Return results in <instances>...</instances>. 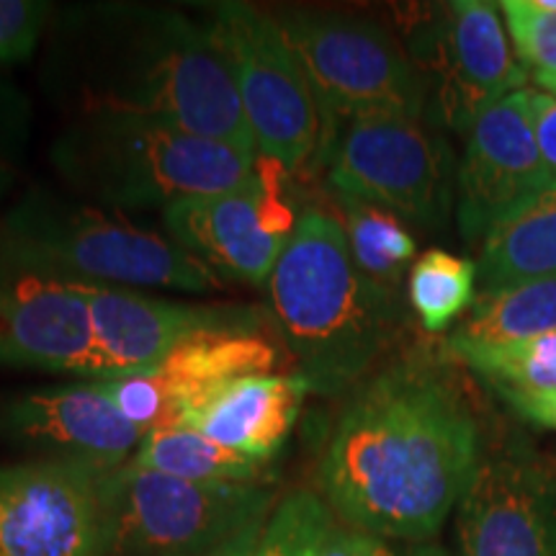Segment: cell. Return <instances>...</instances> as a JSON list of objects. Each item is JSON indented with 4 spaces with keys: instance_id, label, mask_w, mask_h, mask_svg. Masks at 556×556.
<instances>
[{
    "instance_id": "6da1fadb",
    "label": "cell",
    "mask_w": 556,
    "mask_h": 556,
    "mask_svg": "<svg viewBox=\"0 0 556 556\" xmlns=\"http://www.w3.org/2000/svg\"><path fill=\"white\" fill-rule=\"evenodd\" d=\"M482 456L464 389L415 353L361 381L325 448L319 486L340 526L422 544L467 495Z\"/></svg>"
},
{
    "instance_id": "7a4b0ae2",
    "label": "cell",
    "mask_w": 556,
    "mask_h": 556,
    "mask_svg": "<svg viewBox=\"0 0 556 556\" xmlns=\"http://www.w3.org/2000/svg\"><path fill=\"white\" fill-rule=\"evenodd\" d=\"M41 83L73 116L129 111L255 152L219 41L184 11L142 3L54 11Z\"/></svg>"
},
{
    "instance_id": "3957f363",
    "label": "cell",
    "mask_w": 556,
    "mask_h": 556,
    "mask_svg": "<svg viewBox=\"0 0 556 556\" xmlns=\"http://www.w3.org/2000/svg\"><path fill=\"white\" fill-rule=\"evenodd\" d=\"M266 287L287 356L325 397L364 381L402 330L397 294L356 266L343 225L323 208L299 214Z\"/></svg>"
},
{
    "instance_id": "277c9868",
    "label": "cell",
    "mask_w": 556,
    "mask_h": 556,
    "mask_svg": "<svg viewBox=\"0 0 556 556\" xmlns=\"http://www.w3.org/2000/svg\"><path fill=\"white\" fill-rule=\"evenodd\" d=\"M50 160L70 191L114 212H165L184 199L235 189L255 173V152L129 111L73 116Z\"/></svg>"
},
{
    "instance_id": "5b68a950",
    "label": "cell",
    "mask_w": 556,
    "mask_h": 556,
    "mask_svg": "<svg viewBox=\"0 0 556 556\" xmlns=\"http://www.w3.org/2000/svg\"><path fill=\"white\" fill-rule=\"evenodd\" d=\"M0 250L88 287H157L212 294L225 281L168 235L131 225L114 208L31 186L0 217Z\"/></svg>"
},
{
    "instance_id": "8992f818",
    "label": "cell",
    "mask_w": 556,
    "mask_h": 556,
    "mask_svg": "<svg viewBox=\"0 0 556 556\" xmlns=\"http://www.w3.org/2000/svg\"><path fill=\"white\" fill-rule=\"evenodd\" d=\"M276 18L315 96L319 150L328 148L332 131L361 116L422 119L426 73L379 24L323 11H287Z\"/></svg>"
},
{
    "instance_id": "52a82bcc",
    "label": "cell",
    "mask_w": 556,
    "mask_h": 556,
    "mask_svg": "<svg viewBox=\"0 0 556 556\" xmlns=\"http://www.w3.org/2000/svg\"><path fill=\"white\" fill-rule=\"evenodd\" d=\"M106 556H206L274 513L266 484H208L142 469L103 477Z\"/></svg>"
},
{
    "instance_id": "ba28073f",
    "label": "cell",
    "mask_w": 556,
    "mask_h": 556,
    "mask_svg": "<svg viewBox=\"0 0 556 556\" xmlns=\"http://www.w3.org/2000/svg\"><path fill=\"white\" fill-rule=\"evenodd\" d=\"M214 39L232 70L255 155L296 170L319 150L323 122L276 13L227 0L212 5Z\"/></svg>"
},
{
    "instance_id": "9c48e42d",
    "label": "cell",
    "mask_w": 556,
    "mask_h": 556,
    "mask_svg": "<svg viewBox=\"0 0 556 556\" xmlns=\"http://www.w3.org/2000/svg\"><path fill=\"white\" fill-rule=\"evenodd\" d=\"M325 160L336 197L366 201L422 227L441 225L454 201L448 144L420 119L379 114L345 122Z\"/></svg>"
},
{
    "instance_id": "30bf717a",
    "label": "cell",
    "mask_w": 556,
    "mask_h": 556,
    "mask_svg": "<svg viewBox=\"0 0 556 556\" xmlns=\"http://www.w3.org/2000/svg\"><path fill=\"white\" fill-rule=\"evenodd\" d=\"M0 366L111 379L93 323L86 283L34 268L0 250Z\"/></svg>"
},
{
    "instance_id": "8fae6325",
    "label": "cell",
    "mask_w": 556,
    "mask_h": 556,
    "mask_svg": "<svg viewBox=\"0 0 556 556\" xmlns=\"http://www.w3.org/2000/svg\"><path fill=\"white\" fill-rule=\"evenodd\" d=\"M106 475L52 458L0 469V556H106Z\"/></svg>"
},
{
    "instance_id": "7c38bea8",
    "label": "cell",
    "mask_w": 556,
    "mask_h": 556,
    "mask_svg": "<svg viewBox=\"0 0 556 556\" xmlns=\"http://www.w3.org/2000/svg\"><path fill=\"white\" fill-rule=\"evenodd\" d=\"M296 217L253 173L240 186L184 199L163 212L165 235L222 281L263 287L294 232Z\"/></svg>"
},
{
    "instance_id": "4fadbf2b",
    "label": "cell",
    "mask_w": 556,
    "mask_h": 556,
    "mask_svg": "<svg viewBox=\"0 0 556 556\" xmlns=\"http://www.w3.org/2000/svg\"><path fill=\"white\" fill-rule=\"evenodd\" d=\"M144 435L99 379L0 394V443L52 462L114 471Z\"/></svg>"
},
{
    "instance_id": "5bb4252c",
    "label": "cell",
    "mask_w": 556,
    "mask_h": 556,
    "mask_svg": "<svg viewBox=\"0 0 556 556\" xmlns=\"http://www.w3.org/2000/svg\"><path fill=\"white\" fill-rule=\"evenodd\" d=\"M554 189L531 124V88L505 96L469 124L456 173L458 225L482 240L500 217Z\"/></svg>"
},
{
    "instance_id": "9a60e30c",
    "label": "cell",
    "mask_w": 556,
    "mask_h": 556,
    "mask_svg": "<svg viewBox=\"0 0 556 556\" xmlns=\"http://www.w3.org/2000/svg\"><path fill=\"white\" fill-rule=\"evenodd\" d=\"M86 296L111 377L152 371L176 348L208 332L266 330L274 323L270 312L245 304L173 302L124 287L86 283Z\"/></svg>"
},
{
    "instance_id": "2e32d148",
    "label": "cell",
    "mask_w": 556,
    "mask_h": 556,
    "mask_svg": "<svg viewBox=\"0 0 556 556\" xmlns=\"http://www.w3.org/2000/svg\"><path fill=\"white\" fill-rule=\"evenodd\" d=\"M456 510L458 556H556V479L533 458L482 456Z\"/></svg>"
},
{
    "instance_id": "e0dca14e",
    "label": "cell",
    "mask_w": 556,
    "mask_h": 556,
    "mask_svg": "<svg viewBox=\"0 0 556 556\" xmlns=\"http://www.w3.org/2000/svg\"><path fill=\"white\" fill-rule=\"evenodd\" d=\"M430 41L441 83L438 101L451 127L467 131L482 111L526 88L528 75L516 58L497 5L484 0H454L443 5Z\"/></svg>"
},
{
    "instance_id": "ac0fdd59",
    "label": "cell",
    "mask_w": 556,
    "mask_h": 556,
    "mask_svg": "<svg viewBox=\"0 0 556 556\" xmlns=\"http://www.w3.org/2000/svg\"><path fill=\"white\" fill-rule=\"evenodd\" d=\"M312 392L299 374H250L180 400L165 426H184L266 464L281 451Z\"/></svg>"
},
{
    "instance_id": "d6986e66",
    "label": "cell",
    "mask_w": 556,
    "mask_h": 556,
    "mask_svg": "<svg viewBox=\"0 0 556 556\" xmlns=\"http://www.w3.org/2000/svg\"><path fill=\"white\" fill-rule=\"evenodd\" d=\"M479 242L482 291L556 276V186L500 217Z\"/></svg>"
},
{
    "instance_id": "ffe728a7",
    "label": "cell",
    "mask_w": 556,
    "mask_h": 556,
    "mask_svg": "<svg viewBox=\"0 0 556 556\" xmlns=\"http://www.w3.org/2000/svg\"><path fill=\"white\" fill-rule=\"evenodd\" d=\"M281 356V348L266 336V330L208 332L176 348L163 364L152 368V374L165 389L170 415V409L191 394L250 374H274L278 364H283Z\"/></svg>"
},
{
    "instance_id": "44dd1931",
    "label": "cell",
    "mask_w": 556,
    "mask_h": 556,
    "mask_svg": "<svg viewBox=\"0 0 556 556\" xmlns=\"http://www.w3.org/2000/svg\"><path fill=\"white\" fill-rule=\"evenodd\" d=\"M556 332V276L479 291L446 345H500Z\"/></svg>"
},
{
    "instance_id": "7402d4cb",
    "label": "cell",
    "mask_w": 556,
    "mask_h": 556,
    "mask_svg": "<svg viewBox=\"0 0 556 556\" xmlns=\"http://www.w3.org/2000/svg\"><path fill=\"white\" fill-rule=\"evenodd\" d=\"M131 464L142 469L208 484H263L266 464L225 448L184 426H160L139 443Z\"/></svg>"
},
{
    "instance_id": "603a6c76",
    "label": "cell",
    "mask_w": 556,
    "mask_h": 556,
    "mask_svg": "<svg viewBox=\"0 0 556 556\" xmlns=\"http://www.w3.org/2000/svg\"><path fill=\"white\" fill-rule=\"evenodd\" d=\"M348 248L353 261L374 283L397 294L402 278L413 268L417 245L397 214L366 201L338 197Z\"/></svg>"
},
{
    "instance_id": "cb8c5ba5",
    "label": "cell",
    "mask_w": 556,
    "mask_h": 556,
    "mask_svg": "<svg viewBox=\"0 0 556 556\" xmlns=\"http://www.w3.org/2000/svg\"><path fill=\"white\" fill-rule=\"evenodd\" d=\"M477 299V263L430 248L407 274V302L428 332H446Z\"/></svg>"
},
{
    "instance_id": "d4e9b609",
    "label": "cell",
    "mask_w": 556,
    "mask_h": 556,
    "mask_svg": "<svg viewBox=\"0 0 556 556\" xmlns=\"http://www.w3.org/2000/svg\"><path fill=\"white\" fill-rule=\"evenodd\" d=\"M446 353L495 389L556 392V332L500 345H446Z\"/></svg>"
},
{
    "instance_id": "484cf974",
    "label": "cell",
    "mask_w": 556,
    "mask_h": 556,
    "mask_svg": "<svg viewBox=\"0 0 556 556\" xmlns=\"http://www.w3.org/2000/svg\"><path fill=\"white\" fill-rule=\"evenodd\" d=\"M338 520L323 497L299 490L274 507L253 556H319Z\"/></svg>"
},
{
    "instance_id": "4316f807",
    "label": "cell",
    "mask_w": 556,
    "mask_h": 556,
    "mask_svg": "<svg viewBox=\"0 0 556 556\" xmlns=\"http://www.w3.org/2000/svg\"><path fill=\"white\" fill-rule=\"evenodd\" d=\"M497 9L528 80L556 99V11H544L536 0H505Z\"/></svg>"
},
{
    "instance_id": "83f0119b",
    "label": "cell",
    "mask_w": 556,
    "mask_h": 556,
    "mask_svg": "<svg viewBox=\"0 0 556 556\" xmlns=\"http://www.w3.org/2000/svg\"><path fill=\"white\" fill-rule=\"evenodd\" d=\"M31 99L0 73V204L16 184L31 142Z\"/></svg>"
},
{
    "instance_id": "f1b7e54d",
    "label": "cell",
    "mask_w": 556,
    "mask_h": 556,
    "mask_svg": "<svg viewBox=\"0 0 556 556\" xmlns=\"http://www.w3.org/2000/svg\"><path fill=\"white\" fill-rule=\"evenodd\" d=\"M52 18L47 0H0V67L29 60Z\"/></svg>"
},
{
    "instance_id": "f546056e",
    "label": "cell",
    "mask_w": 556,
    "mask_h": 556,
    "mask_svg": "<svg viewBox=\"0 0 556 556\" xmlns=\"http://www.w3.org/2000/svg\"><path fill=\"white\" fill-rule=\"evenodd\" d=\"M106 394L119 407V413L142 428L144 433L160 428L168 417V400H165V389L160 384L152 371L142 374H122V377L99 379Z\"/></svg>"
},
{
    "instance_id": "4dcf8cb0",
    "label": "cell",
    "mask_w": 556,
    "mask_h": 556,
    "mask_svg": "<svg viewBox=\"0 0 556 556\" xmlns=\"http://www.w3.org/2000/svg\"><path fill=\"white\" fill-rule=\"evenodd\" d=\"M319 556H451V554L443 552L441 546H428V544L397 548L384 539L368 536V533L353 531V528L336 523L332 526L330 536L325 539V546L323 552H319Z\"/></svg>"
},
{
    "instance_id": "1f68e13d",
    "label": "cell",
    "mask_w": 556,
    "mask_h": 556,
    "mask_svg": "<svg viewBox=\"0 0 556 556\" xmlns=\"http://www.w3.org/2000/svg\"><path fill=\"white\" fill-rule=\"evenodd\" d=\"M531 124L548 178L556 186V99L531 90Z\"/></svg>"
},
{
    "instance_id": "d6a6232c",
    "label": "cell",
    "mask_w": 556,
    "mask_h": 556,
    "mask_svg": "<svg viewBox=\"0 0 556 556\" xmlns=\"http://www.w3.org/2000/svg\"><path fill=\"white\" fill-rule=\"evenodd\" d=\"M497 394L526 420L556 430V392H523V389H497Z\"/></svg>"
},
{
    "instance_id": "836d02e7",
    "label": "cell",
    "mask_w": 556,
    "mask_h": 556,
    "mask_svg": "<svg viewBox=\"0 0 556 556\" xmlns=\"http://www.w3.org/2000/svg\"><path fill=\"white\" fill-rule=\"evenodd\" d=\"M263 526H266V520H263V523H255V526L245 528V531L238 533L235 539H229L227 544L214 548V552L206 554V556H253L255 546H258V541H261Z\"/></svg>"
}]
</instances>
